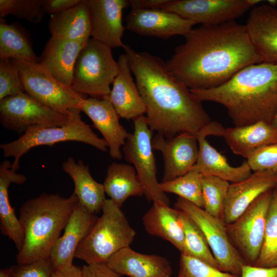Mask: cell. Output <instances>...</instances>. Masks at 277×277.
<instances>
[{"label": "cell", "mask_w": 277, "mask_h": 277, "mask_svg": "<svg viewBox=\"0 0 277 277\" xmlns=\"http://www.w3.org/2000/svg\"><path fill=\"white\" fill-rule=\"evenodd\" d=\"M184 36L166 65L189 89L218 87L245 67L263 62L245 25L235 21L200 25Z\"/></svg>", "instance_id": "6da1fadb"}, {"label": "cell", "mask_w": 277, "mask_h": 277, "mask_svg": "<svg viewBox=\"0 0 277 277\" xmlns=\"http://www.w3.org/2000/svg\"><path fill=\"white\" fill-rule=\"evenodd\" d=\"M123 48L152 131L167 138L182 133L197 135L211 121L202 102L170 73L162 59L126 45Z\"/></svg>", "instance_id": "7a4b0ae2"}, {"label": "cell", "mask_w": 277, "mask_h": 277, "mask_svg": "<svg viewBox=\"0 0 277 277\" xmlns=\"http://www.w3.org/2000/svg\"><path fill=\"white\" fill-rule=\"evenodd\" d=\"M190 90L202 102L226 108L234 126L271 123L277 113V63L253 64L218 87Z\"/></svg>", "instance_id": "3957f363"}, {"label": "cell", "mask_w": 277, "mask_h": 277, "mask_svg": "<svg viewBox=\"0 0 277 277\" xmlns=\"http://www.w3.org/2000/svg\"><path fill=\"white\" fill-rule=\"evenodd\" d=\"M78 203L73 193L68 197L42 193L22 205L19 220L24 231V240L16 254L18 264H29L49 257L53 246Z\"/></svg>", "instance_id": "277c9868"}, {"label": "cell", "mask_w": 277, "mask_h": 277, "mask_svg": "<svg viewBox=\"0 0 277 277\" xmlns=\"http://www.w3.org/2000/svg\"><path fill=\"white\" fill-rule=\"evenodd\" d=\"M81 110L72 108L69 111V122L62 126L36 125L29 127L17 139L0 145L3 156L12 157L14 161L11 168L17 171L19 168L21 157L32 148L42 145L76 141L91 145L101 151L106 152V141L93 132L89 125L81 118Z\"/></svg>", "instance_id": "5b68a950"}, {"label": "cell", "mask_w": 277, "mask_h": 277, "mask_svg": "<svg viewBox=\"0 0 277 277\" xmlns=\"http://www.w3.org/2000/svg\"><path fill=\"white\" fill-rule=\"evenodd\" d=\"M102 212L75 253V258L87 264H106L117 251L130 246L136 235L121 208L112 200H106Z\"/></svg>", "instance_id": "8992f818"}, {"label": "cell", "mask_w": 277, "mask_h": 277, "mask_svg": "<svg viewBox=\"0 0 277 277\" xmlns=\"http://www.w3.org/2000/svg\"><path fill=\"white\" fill-rule=\"evenodd\" d=\"M118 73L111 48L91 38L76 61L71 87L81 94L102 99L109 95L110 85Z\"/></svg>", "instance_id": "52a82bcc"}, {"label": "cell", "mask_w": 277, "mask_h": 277, "mask_svg": "<svg viewBox=\"0 0 277 277\" xmlns=\"http://www.w3.org/2000/svg\"><path fill=\"white\" fill-rule=\"evenodd\" d=\"M16 66L25 92L43 105L68 115L86 95L56 80L38 62L12 60Z\"/></svg>", "instance_id": "ba28073f"}, {"label": "cell", "mask_w": 277, "mask_h": 277, "mask_svg": "<svg viewBox=\"0 0 277 277\" xmlns=\"http://www.w3.org/2000/svg\"><path fill=\"white\" fill-rule=\"evenodd\" d=\"M133 121V132L129 134L123 146L125 159L133 165L147 200L169 205V199L160 189L156 179V162L152 145L153 131L145 116Z\"/></svg>", "instance_id": "9c48e42d"}, {"label": "cell", "mask_w": 277, "mask_h": 277, "mask_svg": "<svg viewBox=\"0 0 277 277\" xmlns=\"http://www.w3.org/2000/svg\"><path fill=\"white\" fill-rule=\"evenodd\" d=\"M273 190L261 194L237 219L226 225L230 243L246 264L254 265L260 253Z\"/></svg>", "instance_id": "30bf717a"}, {"label": "cell", "mask_w": 277, "mask_h": 277, "mask_svg": "<svg viewBox=\"0 0 277 277\" xmlns=\"http://www.w3.org/2000/svg\"><path fill=\"white\" fill-rule=\"evenodd\" d=\"M174 207L186 214L200 227L220 269L240 276L242 266L246 263L230 243L224 221L181 197L177 198Z\"/></svg>", "instance_id": "8fae6325"}, {"label": "cell", "mask_w": 277, "mask_h": 277, "mask_svg": "<svg viewBox=\"0 0 277 277\" xmlns=\"http://www.w3.org/2000/svg\"><path fill=\"white\" fill-rule=\"evenodd\" d=\"M69 120V114L65 115L43 105L26 92L0 101L1 124L21 135L32 126H62Z\"/></svg>", "instance_id": "7c38bea8"}, {"label": "cell", "mask_w": 277, "mask_h": 277, "mask_svg": "<svg viewBox=\"0 0 277 277\" xmlns=\"http://www.w3.org/2000/svg\"><path fill=\"white\" fill-rule=\"evenodd\" d=\"M260 0H169L161 9L175 13L201 25H216L235 21Z\"/></svg>", "instance_id": "4fadbf2b"}, {"label": "cell", "mask_w": 277, "mask_h": 277, "mask_svg": "<svg viewBox=\"0 0 277 277\" xmlns=\"http://www.w3.org/2000/svg\"><path fill=\"white\" fill-rule=\"evenodd\" d=\"M224 128L217 122L211 121L196 135L199 155L194 169L203 175H212L228 182L236 183L244 180L251 174L247 161L238 167L231 166L226 158L211 146L206 140L209 135L221 136Z\"/></svg>", "instance_id": "5bb4252c"}, {"label": "cell", "mask_w": 277, "mask_h": 277, "mask_svg": "<svg viewBox=\"0 0 277 277\" xmlns=\"http://www.w3.org/2000/svg\"><path fill=\"white\" fill-rule=\"evenodd\" d=\"M152 148L160 151L164 161L163 182L181 176L190 171L199 155L196 135L182 133L167 138L157 133L152 140Z\"/></svg>", "instance_id": "9a60e30c"}, {"label": "cell", "mask_w": 277, "mask_h": 277, "mask_svg": "<svg viewBox=\"0 0 277 277\" xmlns=\"http://www.w3.org/2000/svg\"><path fill=\"white\" fill-rule=\"evenodd\" d=\"M125 21V28L132 32L163 39L184 36L195 25L175 13L163 9H131Z\"/></svg>", "instance_id": "2e32d148"}, {"label": "cell", "mask_w": 277, "mask_h": 277, "mask_svg": "<svg viewBox=\"0 0 277 277\" xmlns=\"http://www.w3.org/2000/svg\"><path fill=\"white\" fill-rule=\"evenodd\" d=\"M91 19V36L110 48L124 47L123 10L127 0H86Z\"/></svg>", "instance_id": "e0dca14e"}, {"label": "cell", "mask_w": 277, "mask_h": 277, "mask_svg": "<svg viewBox=\"0 0 277 277\" xmlns=\"http://www.w3.org/2000/svg\"><path fill=\"white\" fill-rule=\"evenodd\" d=\"M80 109L91 119L93 126L102 134L110 156L121 160V147L125 145L130 133L120 124V116L109 96L102 99L85 98L82 101Z\"/></svg>", "instance_id": "ac0fdd59"}, {"label": "cell", "mask_w": 277, "mask_h": 277, "mask_svg": "<svg viewBox=\"0 0 277 277\" xmlns=\"http://www.w3.org/2000/svg\"><path fill=\"white\" fill-rule=\"evenodd\" d=\"M98 217L89 212L80 202L74 209L65 228L64 232L53 246L49 258L54 269L73 265L75 251L88 235Z\"/></svg>", "instance_id": "d6986e66"}, {"label": "cell", "mask_w": 277, "mask_h": 277, "mask_svg": "<svg viewBox=\"0 0 277 277\" xmlns=\"http://www.w3.org/2000/svg\"><path fill=\"white\" fill-rule=\"evenodd\" d=\"M276 186L277 175L266 172H255L244 180L230 184L224 206V223L233 222L258 197Z\"/></svg>", "instance_id": "ffe728a7"}, {"label": "cell", "mask_w": 277, "mask_h": 277, "mask_svg": "<svg viewBox=\"0 0 277 277\" xmlns=\"http://www.w3.org/2000/svg\"><path fill=\"white\" fill-rule=\"evenodd\" d=\"M245 26L263 62L277 63V8L269 5L254 7Z\"/></svg>", "instance_id": "44dd1931"}, {"label": "cell", "mask_w": 277, "mask_h": 277, "mask_svg": "<svg viewBox=\"0 0 277 277\" xmlns=\"http://www.w3.org/2000/svg\"><path fill=\"white\" fill-rule=\"evenodd\" d=\"M117 63L118 73L112 83L109 97L120 117L133 120L144 115L146 107L133 81L126 55L121 54Z\"/></svg>", "instance_id": "7402d4cb"}, {"label": "cell", "mask_w": 277, "mask_h": 277, "mask_svg": "<svg viewBox=\"0 0 277 277\" xmlns=\"http://www.w3.org/2000/svg\"><path fill=\"white\" fill-rule=\"evenodd\" d=\"M107 265L119 275L129 277H170L172 267L165 258L137 252L130 246L113 254Z\"/></svg>", "instance_id": "603a6c76"}, {"label": "cell", "mask_w": 277, "mask_h": 277, "mask_svg": "<svg viewBox=\"0 0 277 277\" xmlns=\"http://www.w3.org/2000/svg\"><path fill=\"white\" fill-rule=\"evenodd\" d=\"M84 45L51 36L38 63L58 82L71 87L75 64Z\"/></svg>", "instance_id": "cb8c5ba5"}, {"label": "cell", "mask_w": 277, "mask_h": 277, "mask_svg": "<svg viewBox=\"0 0 277 277\" xmlns=\"http://www.w3.org/2000/svg\"><path fill=\"white\" fill-rule=\"evenodd\" d=\"M221 136L233 153L247 159L259 149L277 143V127L260 121L249 125L224 128Z\"/></svg>", "instance_id": "d4e9b609"}, {"label": "cell", "mask_w": 277, "mask_h": 277, "mask_svg": "<svg viewBox=\"0 0 277 277\" xmlns=\"http://www.w3.org/2000/svg\"><path fill=\"white\" fill-rule=\"evenodd\" d=\"M12 163L3 161L0 165V221L2 234L14 243L18 251L21 249L24 240V231L19 219L11 205L8 188L11 184H23L26 177L16 173L11 168Z\"/></svg>", "instance_id": "484cf974"}, {"label": "cell", "mask_w": 277, "mask_h": 277, "mask_svg": "<svg viewBox=\"0 0 277 277\" xmlns=\"http://www.w3.org/2000/svg\"><path fill=\"white\" fill-rule=\"evenodd\" d=\"M51 36L85 45L91 36V19L86 0L52 14L48 23Z\"/></svg>", "instance_id": "4316f807"}, {"label": "cell", "mask_w": 277, "mask_h": 277, "mask_svg": "<svg viewBox=\"0 0 277 277\" xmlns=\"http://www.w3.org/2000/svg\"><path fill=\"white\" fill-rule=\"evenodd\" d=\"M62 168L72 179L74 184L73 193L80 203L95 214L102 210L106 200L104 186L93 179L89 166L81 160L76 162L72 157H70L63 163Z\"/></svg>", "instance_id": "83f0119b"}, {"label": "cell", "mask_w": 277, "mask_h": 277, "mask_svg": "<svg viewBox=\"0 0 277 277\" xmlns=\"http://www.w3.org/2000/svg\"><path fill=\"white\" fill-rule=\"evenodd\" d=\"M142 221L148 234L169 242L181 253H183L184 233L179 210L164 203L153 202Z\"/></svg>", "instance_id": "f1b7e54d"}, {"label": "cell", "mask_w": 277, "mask_h": 277, "mask_svg": "<svg viewBox=\"0 0 277 277\" xmlns=\"http://www.w3.org/2000/svg\"><path fill=\"white\" fill-rule=\"evenodd\" d=\"M103 185L109 199L120 208L128 197L144 195V189L136 171L130 165L111 164L107 169Z\"/></svg>", "instance_id": "f546056e"}, {"label": "cell", "mask_w": 277, "mask_h": 277, "mask_svg": "<svg viewBox=\"0 0 277 277\" xmlns=\"http://www.w3.org/2000/svg\"><path fill=\"white\" fill-rule=\"evenodd\" d=\"M0 59L38 62L30 41L23 28L16 24H8L1 18Z\"/></svg>", "instance_id": "4dcf8cb0"}, {"label": "cell", "mask_w": 277, "mask_h": 277, "mask_svg": "<svg viewBox=\"0 0 277 277\" xmlns=\"http://www.w3.org/2000/svg\"><path fill=\"white\" fill-rule=\"evenodd\" d=\"M179 211L184 233V249L183 253L181 254L199 259L220 269L200 227L186 214L180 210Z\"/></svg>", "instance_id": "1f68e13d"}, {"label": "cell", "mask_w": 277, "mask_h": 277, "mask_svg": "<svg viewBox=\"0 0 277 277\" xmlns=\"http://www.w3.org/2000/svg\"><path fill=\"white\" fill-rule=\"evenodd\" d=\"M203 175L194 169L173 180L159 183L164 192L174 193L196 206L203 208L202 181Z\"/></svg>", "instance_id": "d6a6232c"}, {"label": "cell", "mask_w": 277, "mask_h": 277, "mask_svg": "<svg viewBox=\"0 0 277 277\" xmlns=\"http://www.w3.org/2000/svg\"><path fill=\"white\" fill-rule=\"evenodd\" d=\"M253 266H277V191L274 189L268 212L263 243Z\"/></svg>", "instance_id": "836d02e7"}, {"label": "cell", "mask_w": 277, "mask_h": 277, "mask_svg": "<svg viewBox=\"0 0 277 277\" xmlns=\"http://www.w3.org/2000/svg\"><path fill=\"white\" fill-rule=\"evenodd\" d=\"M202 185L203 209L210 214L223 220L229 182L214 176L205 175L203 176Z\"/></svg>", "instance_id": "e575fe53"}, {"label": "cell", "mask_w": 277, "mask_h": 277, "mask_svg": "<svg viewBox=\"0 0 277 277\" xmlns=\"http://www.w3.org/2000/svg\"><path fill=\"white\" fill-rule=\"evenodd\" d=\"M46 13L43 0H0L1 18L10 14L19 19L39 23Z\"/></svg>", "instance_id": "d590c367"}, {"label": "cell", "mask_w": 277, "mask_h": 277, "mask_svg": "<svg viewBox=\"0 0 277 277\" xmlns=\"http://www.w3.org/2000/svg\"><path fill=\"white\" fill-rule=\"evenodd\" d=\"M178 277H240L215 268L193 257L181 254Z\"/></svg>", "instance_id": "8d00e7d4"}, {"label": "cell", "mask_w": 277, "mask_h": 277, "mask_svg": "<svg viewBox=\"0 0 277 277\" xmlns=\"http://www.w3.org/2000/svg\"><path fill=\"white\" fill-rule=\"evenodd\" d=\"M25 92L15 64L12 60L0 59V101Z\"/></svg>", "instance_id": "74e56055"}, {"label": "cell", "mask_w": 277, "mask_h": 277, "mask_svg": "<svg viewBox=\"0 0 277 277\" xmlns=\"http://www.w3.org/2000/svg\"><path fill=\"white\" fill-rule=\"evenodd\" d=\"M252 171L277 175V143L263 147L246 161Z\"/></svg>", "instance_id": "f35d334b"}, {"label": "cell", "mask_w": 277, "mask_h": 277, "mask_svg": "<svg viewBox=\"0 0 277 277\" xmlns=\"http://www.w3.org/2000/svg\"><path fill=\"white\" fill-rule=\"evenodd\" d=\"M10 277H51L54 268L49 257L9 268Z\"/></svg>", "instance_id": "ab89813d"}, {"label": "cell", "mask_w": 277, "mask_h": 277, "mask_svg": "<svg viewBox=\"0 0 277 277\" xmlns=\"http://www.w3.org/2000/svg\"><path fill=\"white\" fill-rule=\"evenodd\" d=\"M82 271L83 277H121L105 263L87 264Z\"/></svg>", "instance_id": "60d3db41"}, {"label": "cell", "mask_w": 277, "mask_h": 277, "mask_svg": "<svg viewBox=\"0 0 277 277\" xmlns=\"http://www.w3.org/2000/svg\"><path fill=\"white\" fill-rule=\"evenodd\" d=\"M240 277H277V266L261 267L244 264Z\"/></svg>", "instance_id": "b9f144b4"}, {"label": "cell", "mask_w": 277, "mask_h": 277, "mask_svg": "<svg viewBox=\"0 0 277 277\" xmlns=\"http://www.w3.org/2000/svg\"><path fill=\"white\" fill-rule=\"evenodd\" d=\"M82 0H43L46 13L54 14L67 10L79 4Z\"/></svg>", "instance_id": "7bdbcfd3"}, {"label": "cell", "mask_w": 277, "mask_h": 277, "mask_svg": "<svg viewBox=\"0 0 277 277\" xmlns=\"http://www.w3.org/2000/svg\"><path fill=\"white\" fill-rule=\"evenodd\" d=\"M169 0H130L131 9H161Z\"/></svg>", "instance_id": "ee69618b"}, {"label": "cell", "mask_w": 277, "mask_h": 277, "mask_svg": "<svg viewBox=\"0 0 277 277\" xmlns=\"http://www.w3.org/2000/svg\"><path fill=\"white\" fill-rule=\"evenodd\" d=\"M51 277H83L82 268L71 266L59 269H54Z\"/></svg>", "instance_id": "f6af8a7d"}, {"label": "cell", "mask_w": 277, "mask_h": 277, "mask_svg": "<svg viewBox=\"0 0 277 277\" xmlns=\"http://www.w3.org/2000/svg\"><path fill=\"white\" fill-rule=\"evenodd\" d=\"M268 3H269V5L272 7H276L277 6L276 0H269V1H268Z\"/></svg>", "instance_id": "bcb514c9"}, {"label": "cell", "mask_w": 277, "mask_h": 277, "mask_svg": "<svg viewBox=\"0 0 277 277\" xmlns=\"http://www.w3.org/2000/svg\"><path fill=\"white\" fill-rule=\"evenodd\" d=\"M271 124L273 125V126H275V127H277V113L276 114H275L272 123H271Z\"/></svg>", "instance_id": "7dc6e473"}, {"label": "cell", "mask_w": 277, "mask_h": 277, "mask_svg": "<svg viewBox=\"0 0 277 277\" xmlns=\"http://www.w3.org/2000/svg\"><path fill=\"white\" fill-rule=\"evenodd\" d=\"M275 190H276L277 191V186L275 187V188L274 189Z\"/></svg>", "instance_id": "c3c4849f"}, {"label": "cell", "mask_w": 277, "mask_h": 277, "mask_svg": "<svg viewBox=\"0 0 277 277\" xmlns=\"http://www.w3.org/2000/svg\"><path fill=\"white\" fill-rule=\"evenodd\" d=\"M171 277V276H170Z\"/></svg>", "instance_id": "681fc988"}]
</instances>
